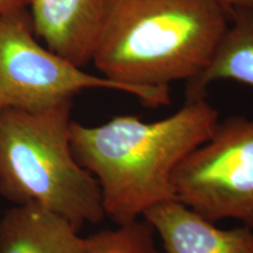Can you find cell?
<instances>
[{"mask_svg": "<svg viewBox=\"0 0 253 253\" xmlns=\"http://www.w3.org/2000/svg\"><path fill=\"white\" fill-rule=\"evenodd\" d=\"M229 20L217 0H109L91 63L143 106H169L170 84L207 69Z\"/></svg>", "mask_w": 253, "mask_h": 253, "instance_id": "1", "label": "cell"}, {"mask_svg": "<svg viewBox=\"0 0 253 253\" xmlns=\"http://www.w3.org/2000/svg\"><path fill=\"white\" fill-rule=\"evenodd\" d=\"M219 121L218 110L204 96L186 100L158 121L119 115L94 126L72 122V150L99 183L104 216L122 225L176 201L173 171L210 138Z\"/></svg>", "mask_w": 253, "mask_h": 253, "instance_id": "2", "label": "cell"}, {"mask_svg": "<svg viewBox=\"0 0 253 253\" xmlns=\"http://www.w3.org/2000/svg\"><path fill=\"white\" fill-rule=\"evenodd\" d=\"M72 106L0 110V194L17 207L47 209L80 230L106 216L99 183L73 154Z\"/></svg>", "mask_w": 253, "mask_h": 253, "instance_id": "3", "label": "cell"}, {"mask_svg": "<svg viewBox=\"0 0 253 253\" xmlns=\"http://www.w3.org/2000/svg\"><path fill=\"white\" fill-rule=\"evenodd\" d=\"M176 201L205 219H232L253 229V118L218 122L207 142L172 173Z\"/></svg>", "mask_w": 253, "mask_h": 253, "instance_id": "4", "label": "cell"}, {"mask_svg": "<svg viewBox=\"0 0 253 253\" xmlns=\"http://www.w3.org/2000/svg\"><path fill=\"white\" fill-rule=\"evenodd\" d=\"M86 89L125 93L119 84L84 72L42 45L28 8L0 14V110L52 108Z\"/></svg>", "mask_w": 253, "mask_h": 253, "instance_id": "5", "label": "cell"}, {"mask_svg": "<svg viewBox=\"0 0 253 253\" xmlns=\"http://www.w3.org/2000/svg\"><path fill=\"white\" fill-rule=\"evenodd\" d=\"M109 0H30L36 36L52 52L84 68L102 27Z\"/></svg>", "mask_w": 253, "mask_h": 253, "instance_id": "6", "label": "cell"}, {"mask_svg": "<svg viewBox=\"0 0 253 253\" xmlns=\"http://www.w3.org/2000/svg\"><path fill=\"white\" fill-rule=\"evenodd\" d=\"M166 253H253V229H220L177 201L156 205L143 214Z\"/></svg>", "mask_w": 253, "mask_h": 253, "instance_id": "7", "label": "cell"}, {"mask_svg": "<svg viewBox=\"0 0 253 253\" xmlns=\"http://www.w3.org/2000/svg\"><path fill=\"white\" fill-rule=\"evenodd\" d=\"M0 253H84V238L47 209L14 205L0 219Z\"/></svg>", "mask_w": 253, "mask_h": 253, "instance_id": "8", "label": "cell"}, {"mask_svg": "<svg viewBox=\"0 0 253 253\" xmlns=\"http://www.w3.org/2000/svg\"><path fill=\"white\" fill-rule=\"evenodd\" d=\"M229 26L207 69L186 82V100L207 96L217 81L230 80L253 87V9H229Z\"/></svg>", "mask_w": 253, "mask_h": 253, "instance_id": "9", "label": "cell"}, {"mask_svg": "<svg viewBox=\"0 0 253 253\" xmlns=\"http://www.w3.org/2000/svg\"><path fill=\"white\" fill-rule=\"evenodd\" d=\"M155 236L149 221L137 219L84 238V253H166L157 248Z\"/></svg>", "mask_w": 253, "mask_h": 253, "instance_id": "10", "label": "cell"}, {"mask_svg": "<svg viewBox=\"0 0 253 253\" xmlns=\"http://www.w3.org/2000/svg\"><path fill=\"white\" fill-rule=\"evenodd\" d=\"M30 0H0V14L28 8Z\"/></svg>", "mask_w": 253, "mask_h": 253, "instance_id": "11", "label": "cell"}, {"mask_svg": "<svg viewBox=\"0 0 253 253\" xmlns=\"http://www.w3.org/2000/svg\"><path fill=\"white\" fill-rule=\"evenodd\" d=\"M227 9L231 8H248L253 9V0H217Z\"/></svg>", "mask_w": 253, "mask_h": 253, "instance_id": "12", "label": "cell"}]
</instances>
